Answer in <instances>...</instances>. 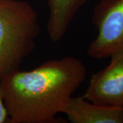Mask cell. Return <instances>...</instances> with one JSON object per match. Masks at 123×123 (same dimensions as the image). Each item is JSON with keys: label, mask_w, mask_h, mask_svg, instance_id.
Returning <instances> with one entry per match:
<instances>
[{"label": "cell", "mask_w": 123, "mask_h": 123, "mask_svg": "<svg viewBox=\"0 0 123 123\" xmlns=\"http://www.w3.org/2000/svg\"><path fill=\"white\" fill-rule=\"evenodd\" d=\"M86 68L72 56L50 60L30 70L0 79L8 123H56L73 94L84 83Z\"/></svg>", "instance_id": "6da1fadb"}, {"label": "cell", "mask_w": 123, "mask_h": 123, "mask_svg": "<svg viewBox=\"0 0 123 123\" xmlns=\"http://www.w3.org/2000/svg\"><path fill=\"white\" fill-rule=\"evenodd\" d=\"M38 16L23 0H0V79L19 70L40 34Z\"/></svg>", "instance_id": "7a4b0ae2"}, {"label": "cell", "mask_w": 123, "mask_h": 123, "mask_svg": "<svg viewBox=\"0 0 123 123\" xmlns=\"http://www.w3.org/2000/svg\"><path fill=\"white\" fill-rule=\"evenodd\" d=\"M92 23L97 36L87 49L90 57L103 60L123 51V0H100L93 10Z\"/></svg>", "instance_id": "3957f363"}, {"label": "cell", "mask_w": 123, "mask_h": 123, "mask_svg": "<svg viewBox=\"0 0 123 123\" xmlns=\"http://www.w3.org/2000/svg\"><path fill=\"white\" fill-rule=\"evenodd\" d=\"M105 68L92 74L82 96L92 103L123 107V51L112 54Z\"/></svg>", "instance_id": "277c9868"}, {"label": "cell", "mask_w": 123, "mask_h": 123, "mask_svg": "<svg viewBox=\"0 0 123 123\" xmlns=\"http://www.w3.org/2000/svg\"><path fill=\"white\" fill-rule=\"evenodd\" d=\"M72 123H123V107L92 103L83 97H72L62 111Z\"/></svg>", "instance_id": "5b68a950"}, {"label": "cell", "mask_w": 123, "mask_h": 123, "mask_svg": "<svg viewBox=\"0 0 123 123\" xmlns=\"http://www.w3.org/2000/svg\"><path fill=\"white\" fill-rule=\"evenodd\" d=\"M89 0H47V32L51 41H60L80 8Z\"/></svg>", "instance_id": "8992f818"}, {"label": "cell", "mask_w": 123, "mask_h": 123, "mask_svg": "<svg viewBox=\"0 0 123 123\" xmlns=\"http://www.w3.org/2000/svg\"><path fill=\"white\" fill-rule=\"evenodd\" d=\"M9 115L4 102L0 87V123H8Z\"/></svg>", "instance_id": "52a82bcc"}]
</instances>
